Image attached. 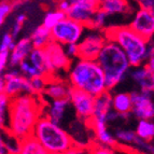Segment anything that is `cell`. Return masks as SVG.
<instances>
[{"label": "cell", "instance_id": "cell-21", "mask_svg": "<svg viewBox=\"0 0 154 154\" xmlns=\"http://www.w3.org/2000/svg\"><path fill=\"white\" fill-rule=\"evenodd\" d=\"M99 9L110 16L113 14L128 13L131 11V5L128 0H100Z\"/></svg>", "mask_w": 154, "mask_h": 154}, {"label": "cell", "instance_id": "cell-11", "mask_svg": "<svg viewBox=\"0 0 154 154\" xmlns=\"http://www.w3.org/2000/svg\"><path fill=\"white\" fill-rule=\"evenodd\" d=\"M99 2L100 0H77L71 3V7L66 13L67 17L88 27L95 12L99 9Z\"/></svg>", "mask_w": 154, "mask_h": 154}, {"label": "cell", "instance_id": "cell-45", "mask_svg": "<svg viewBox=\"0 0 154 154\" xmlns=\"http://www.w3.org/2000/svg\"><path fill=\"white\" fill-rule=\"evenodd\" d=\"M131 154H146V153H141V152H137V151H131Z\"/></svg>", "mask_w": 154, "mask_h": 154}, {"label": "cell", "instance_id": "cell-13", "mask_svg": "<svg viewBox=\"0 0 154 154\" xmlns=\"http://www.w3.org/2000/svg\"><path fill=\"white\" fill-rule=\"evenodd\" d=\"M86 126L94 134V140L93 141H96L98 143L103 144V146H111V148H116V146H119L114 135L109 131L108 124L106 122L91 119L90 121L86 123Z\"/></svg>", "mask_w": 154, "mask_h": 154}, {"label": "cell", "instance_id": "cell-9", "mask_svg": "<svg viewBox=\"0 0 154 154\" xmlns=\"http://www.w3.org/2000/svg\"><path fill=\"white\" fill-rule=\"evenodd\" d=\"M70 106H71L79 121L88 123L93 116L95 97L84 91L71 88L69 94Z\"/></svg>", "mask_w": 154, "mask_h": 154}, {"label": "cell", "instance_id": "cell-24", "mask_svg": "<svg viewBox=\"0 0 154 154\" xmlns=\"http://www.w3.org/2000/svg\"><path fill=\"white\" fill-rule=\"evenodd\" d=\"M26 59H27L31 65H33V66L36 67L37 69H39V71L41 72L43 77L51 80L49 75V71H48V67H46L43 49H36V48H33L30 53H29L28 57Z\"/></svg>", "mask_w": 154, "mask_h": 154}, {"label": "cell", "instance_id": "cell-25", "mask_svg": "<svg viewBox=\"0 0 154 154\" xmlns=\"http://www.w3.org/2000/svg\"><path fill=\"white\" fill-rule=\"evenodd\" d=\"M135 133L144 141L154 140V120H138Z\"/></svg>", "mask_w": 154, "mask_h": 154}, {"label": "cell", "instance_id": "cell-38", "mask_svg": "<svg viewBox=\"0 0 154 154\" xmlns=\"http://www.w3.org/2000/svg\"><path fill=\"white\" fill-rule=\"evenodd\" d=\"M70 7H71V2H70L69 0H58V2H57V9L65 13L68 12Z\"/></svg>", "mask_w": 154, "mask_h": 154}, {"label": "cell", "instance_id": "cell-7", "mask_svg": "<svg viewBox=\"0 0 154 154\" xmlns=\"http://www.w3.org/2000/svg\"><path fill=\"white\" fill-rule=\"evenodd\" d=\"M84 30L85 26L83 24L66 16L51 29L52 40L57 43H60L62 45L69 43H79L83 37Z\"/></svg>", "mask_w": 154, "mask_h": 154}, {"label": "cell", "instance_id": "cell-19", "mask_svg": "<svg viewBox=\"0 0 154 154\" xmlns=\"http://www.w3.org/2000/svg\"><path fill=\"white\" fill-rule=\"evenodd\" d=\"M133 101H131V93L120 92L112 95V109L122 119H128L131 112Z\"/></svg>", "mask_w": 154, "mask_h": 154}, {"label": "cell", "instance_id": "cell-10", "mask_svg": "<svg viewBox=\"0 0 154 154\" xmlns=\"http://www.w3.org/2000/svg\"><path fill=\"white\" fill-rule=\"evenodd\" d=\"M105 42V36L99 30H94L85 37H82V39L78 43V50H79L78 58L96 60Z\"/></svg>", "mask_w": 154, "mask_h": 154}, {"label": "cell", "instance_id": "cell-12", "mask_svg": "<svg viewBox=\"0 0 154 154\" xmlns=\"http://www.w3.org/2000/svg\"><path fill=\"white\" fill-rule=\"evenodd\" d=\"M129 27L150 41L154 35V13L149 9L140 8L134 16Z\"/></svg>", "mask_w": 154, "mask_h": 154}, {"label": "cell", "instance_id": "cell-26", "mask_svg": "<svg viewBox=\"0 0 154 154\" xmlns=\"http://www.w3.org/2000/svg\"><path fill=\"white\" fill-rule=\"evenodd\" d=\"M116 137L118 144H122L124 146H134L136 142L138 136L136 135L135 131L133 129H124V128H118L113 133Z\"/></svg>", "mask_w": 154, "mask_h": 154}, {"label": "cell", "instance_id": "cell-48", "mask_svg": "<svg viewBox=\"0 0 154 154\" xmlns=\"http://www.w3.org/2000/svg\"><path fill=\"white\" fill-rule=\"evenodd\" d=\"M8 1H14V0H8Z\"/></svg>", "mask_w": 154, "mask_h": 154}, {"label": "cell", "instance_id": "cell-6", "mask_svg": "<svg viewBox=\"0 0 154 154\" xmlns=\"http://www.w3.org/2000/svg\"><path fill=\"white\" fill-rule=\"evenodd\" d=\"M43 53L50 79H57L56 75L58 73L62 71H68L72 60L67 56L64 45L51 41L45 48H43Z\"/></svg>", "mask_w": 154, "mask_h": 154}, {"label": "cell", "instance_id": "cell-31", "mask_svg": "<svg viewBox=\"0 0 154 154\" xmlns=\"http://www.w3.org/2000/svg\"><path fill=\"white\" fill-rule=\"evenodd\" d=\"M29 80H30V84L33 90V93L39 94V95H41L43 93L44 88H45L46 84H48V81H49V79L43 77V75H38V77L31 78Z\"/></svg>", "mask_w": 154, "mask_h": 154}, {"label": "cell", "instance_id": "cell-2", "mask_svg": "<svg viewBox=\"0 0 154 154\" xmlns=\"http://www.w3.org/2000/svg\"><path fill=\"white\" fill-rule=\"evenodd\" d=\"M67 78L71 88L84 91L94 97L108 91L103 71L96 60L73 59L67 71Z\"/></svg>", "mask_w": 154, "mask_h": 154}, {"label": "cell", "instance_id": "cell-39", "mask_svg": "<svg viewBox=\"0 0 154 154\" xmlns=\"http://www.w3.org/2000/svg\"><path fill=\"white\" fill-rule=\"evenodd\" d=\"M143 65L146 67V68H148V70H149L151 73H152V72H154V56L149 57V58L144 62Z\"/></svg>", "mask_w": 154, "mask_h": 154}, {"label": "cell", "instance_id": "cell-8", "mask_svg": "<svg viewBox=\"0 0 154 154\" xmlns=\"http://www.w3.org/2000/svg\"><path fill=\"white\" fill-rule=\"evenodd\" d=\"M133 107L131 114L137 120H154V93L150 90L131 93Z\"/></svg>", "mask_w": 154, "mask_h": 154}, {"label": "cell", "instance_id": "cell-20", "mask_svg": "<svg viewBox=\"0 0 154 154\" xmlns=\"http://www.w3.org/2000/svg\"><path fill=\"white\" fill-rule=\"evenodd\" d=\"M131 80L139 86V90L146 91L151 90V72L148 70L144 65H140L137 67H131L128 73Z\"/></svg>", "mask_w": 154, "mask_h": 154}, {"label": "cell", "instance_id": "cell-3", "mask_svg": "<svg viewBox=\"0 0 154 154\" xmlns=\"http://www.w3.org/2000/svg\"><path fill=\"white\" fill-rule=\"evenodd\" d=\"M105 75L107 90L111 91L128 75L131 66L123 50L116 42L106 40L96 58Z\"/></svg>", "mask_w": 154, "mask_h": 154}, {"label": "cell", "instance_id": "cell-22", "mask_svg": "<svg viewBox=\"0 0 154 154\" xmlns=\"http://www.w3.org/2000/svg\"><path fill=\"white\" fill-rule=\"evenodd\" d=\"M17 154H50L44 149L40 142L35 137L31 136L20 141V149Z\"/></svg>", "mask_w": 154, "mask_h": 154}, {"label": "cell", "instance_id": "cell-23", "mask_svg": "<svg viewBox=\"0 0 154 154\" xmlns=\"http://www.w3.org/2000/svg\"><path fill=\"white\" fill-rule=\"evenodd\" d=\"M30 40L33 48H36V49H43L50 42L53 41L52 40L51 29L46 28L45 26L43 25L39 26L31 33Z\"/></svg>", "mask_w": 154, "mask_h": 154}, {"label": "cell", "instance_id": "cell-40", "mask_svg": "<svg viewBox=\"0 0 154 154\" xmlns=\"http://www.w3.org/2000/svg\"><path fill=\"white\" fill-rule=\"evenodd\" d=\"M22 29V25L18 23H14V25H13V28H12V31H11V35H12L13 38H15L16 36H17L18 33H20V31H21Z\"/></svg>", "mask_w": 154, "mask_h": 154}, {"label": "cell", "instance_id": "cell-32", "mask_svg": "<svg viewBox=\"0 0 154 154\" xmlns=\"http://www.w3.org/2000/svg\"><path fill=\"white\" fill-rule=\"evenodd\" d=\"M90 148H91L92 154H116L114 148L103 146V144L98 143V142H96V141L91 142Z\"/></svg>", "mask_w": 154, "mask_h": 154}, {"label": "cell", "instance_id": "cell-1", "mask_svg": "<svg viewBox=\"0 0 154 154\" xmlns=\"http://www.w3.org/2000/svg\"><path fill=\"white\" fill-rule=\"evenodd\" d=\"M44 105V100L39 94H21L11 98L8 134L20 141L31 136L37 121L43 116Z\"/></svg>", "mask_w": 154, "mask_h": 154}, {"label": "cell", "instance_id": "cell-30", "mask_svg": "<svg viewBox=\"0 0 154 154\" xmlns=\"http://www.w3.org/2000/svg\"><path fill=\"white\" fill-rule=\"evenodd\" d=\"M18 70H20V72H21L24 77L28 78V79L38 77V75H42V73L39 71V69H37L33 65H31L27 59H24L23 62L20 63Z\"/></svg>", "mask_w": 154, "mask_h": 154}, {"label": "cell", "instance_id": "cell-37", "mask_svg": "<svg viewBox=\"0 0 154 154\" xmlns=\"http://www.w3.org/2000/svg\"><path fill=\"white\" fill-rule=\"evenodd\" d=\"M9 57H10L9 51L0 52V73H3L5 71V68L9 64Z\"/></svg>", "mask_w": 154, "mask_h": 154}, {"label": "cell", "instance_id": "cell-42", "mask_svg": "<svg viewBox=\"0 0 154 154\" xmlns=\"http://www.w3.org/2000/svg\"><path fill=\"white\" fill-rule=\"evenodd\" d=\"M5 80L3 78V73H0V93H5Z\"/></svg>", "mask_w": 154, "mask_h": 154}, {"label": "cell", "instance_id": "cell-33", "mask_svg": "<svg viewBox=\"0 0 154 154\" xmlns=\"http://www.w3.org/2000/svg\"><path fill=\"white\" fill-rule=\"evenodd\" d=\"M15 43H14V38L12 37L11 33H5V36L2 37L1 43H0V52L1 51H9L14 48Z\"/></svg>", "mask_w": 154, "mask_h": 154}, {"label": "cell", "instance_id": "cell-4", "mask_svg": "<svg viewBox=\"0 0 154 154\" xmlns=\"http://www.w3.org/2000/svg\"><path fill=\"white\" fill-rule=\"evenodd\" d=\"M103 33L106 40L116 42L123 50L131 67L144 64L149 41L134 31L129 26H111L103 28Z\"/></svg>", "mask_w": 154, "mask_h": 154}, {"label": "cell", "instance_id": "cell-27", "mask_svg": "<svg viewBox=\"0 0 154 154\" xmlns=\"http://www.w3.org/2000/svg\"><path fill=\"white\" fill-rule=\"evenodd\" d=\"M11 98L5 93H0V129L8 128L9 106Z\"/></svg>", "mask_w": 154, "mask_h": 154}, {"label": "cell", "instance_id": "cell-17", "mask_svg": "<svg viewBox=\"0 0 154 154\" xmlns=\"http://www.w3.org/2000/svg\"><path fill=\"white\" fill-rule=\"evenodd\" d=\"M70 90L71 86L66 81H62L60 79H51L48 81V84L41 96H44L49 100L64 99L69 98Z\"/></svg>", "mask_w": 154, "mask_h": 154}, {"label": "cell", "instance_id": "cell-47", "mask_svg": "<svg viewBox=\"0 0 154 154\" xmlns=\"http://www.w3.org/2000/svg\"><path fill=\"white\" fill-rule=\"evenodd\" d=\"M50 154H63V153H50Z\"/></svg>", "mask_w": 154, "mask_h": 154}, {"label": "cell", "instance_id": "cell-28", "mask_svg": "<svg viewBox=\"0 0 154 154\" xmlns=\"http://www.w3.org/2000/svg\"><path fill=\"white\" fill-rule=\"evenodd\" d=\"M66 16H67L66 13L58 10V9L54 11H50V12H48L45 15H44L43 24H42V25L45 26L46 28L52 29L57 23H59L62 20H64Z\"/></svg>", "mask_w": 154, "mask_h": 154}, {"label": "cell", "instance_id": "cell-18", "mask_svg": "<svg viewBox=\"0 0 154 154\" xmlns=\"http://www.w3.org/2000/svg\"><path fill=\"white\" fill-rule=\"evenodd\" d=\"M33 49L30 38H23L17 43H15L14 48L10 51L9 64L11 67H16L20 63L28 57L29 53Z\"/></svg>", "mask_w": 154, "mask_h": 154}, {"label": "cell", "instance_id": "cell-29", "mask_svg": "<svg viewBox=\"0 0 154 154\" xmlns=\"http://www.w3.org/2000/svg\"><path fill=\"white\" fill-rule=\"evenodd\" d=\"M108 16L109 15L105 11H103L101 9H98L95 12V14H94V16H93L88 27L94 29V30H103V29L105 28L106 21H107Z\"/></svg>", "mask_w": 154, "mask_h": 154}, {"label": "cell", "instance_id": "cell-46", "mask_svg": "<svg viewBox=\"0 0 154 154\" xmlns=\"http://www.w3.org/2000/svg\"><path fill=\"white\" fill-rule=\"evenodd\" d=\"M69 1H70V2H71V3H73V2H75V1H77V0H69Z\"/></svg>", "mask_w": 154, "mask_h": 154}, {"label": "cell", "instance_id": "cell-41", "mask_svg": "<svg viewBox=\"0 0 154 154\" xmlns=\"http://www.w3.org/2000/svg\"><path fill=\"white\" fill-rule=\"evenodd\" d=\"M152 56H154V43H152L150 40L148 43V49H146V59Z\"/></svg>", "mask_w": 154, "mask_h": 154}, {"label": "cell", "instance_id": "cell-35", "mask_svg": "<svg viewBox=\"0 0 154 154\" xmlns=\"http://www.w3.org/2000/svg\"><path fill=\"white\" fill-rule=\"evenodd\" d=\"M65 52H66L67 56L69 57L71 60L78 58V54H79V50H78V43H69L64 45Z\"/></svg>", "mask_w": 154, "mask_h": 154}, {"label": "cell", "instance_id": "cell-16", "mask_svg": "<svg viewBox=\"0 0 154 154\" xmlns=\"http://www.w3.org/2000/svg\"><path fill=\"white\" fill-rule=\"evenodd\" d=\"M5 93L10 98L16 97L21 94H35L32 88H31L30 80L24 77L23 75L7 80Z\"/></svg>", "mask_w": 154, "mask_h": 154}, {"label": "cell", "instance_id": "cell-14", "mask_svg": "<svg viewBox=\"0 0 154 154\" xmlns=\"http://www.w3.org/2000/svg\"><path fill=\"white\" fill-rule=\"evenodd\" d=\"M69 107H70L69 98L50 100L49 103L44 105L43 116H45L46 118H49L54 123L62 125V122L64 121Z\"/></svg>", "mask_w": 154, "mask_h": 154}, {"label": "cell", "instance_id": "cell-43", "mask_svg": "<svg viewBox=\"0 0 154 154\" xmlns=\"http://www.w3.org/2000/svg\"><path fill=\"white\" fill-rule=\"evenodd\" d=\"M26 21V15L25 14H20V15H17V17H16L15 22L18 24H21V25H23L24 23H25Z\"/></svg>", "mask_w": 154, "mask_h": 154}, {"label": "cell", "instance_id": "cell-34", "mask_svg": "<svg viewBox=\"0 0 154 154\" xmlns=\"http://www.w3.org/2000/svg\"><path fill=\"white\" fill-rule=\"evenodd\" d=\"M12 10V5L8 1L0 3V26L2 25L5 17L9 15V13Z\"/></svg>", "mask_w": 154, "mask_h": 154}, {"label": "cell", "instance_id": "cell-44", "mask_svg": "<svg viewBox=\"0 0 154 154\" xmlns=\"http://www.w3.org/2000/svg\"><path fill=\"white\" fill-rule=\"evenodd\" d=\"M151 90L154 93V72L151 73Z\"/></svg>", "mask_w": 154, "mask_h": 154}, {"label": "cell", "instance_id": "cell-15", "mask_svg": "<svg viewBox=\"0 0 154 154\" xmlns=\"http://www.w3.org/2000/svg\"><path fill=\"white\" fill-rule=\"evenodd\" d=\"M112 111V94H111L110 91H106L103 94L96 96L92 116L93 120L103 121L107 123L108 116Z\"/></svg>", "mask_w": 154, "mask_h": 154}, {"label": "cell", "instance_id": "cell-5", "mask_svg": "<svg viewBox=\"0 0 154 154\" xmlns=\"http://www.w3.org/2000/svg\"><path fill=\"white\" fill-rule=\"evenodd\" d=\"M32 136L49 153L66 154L75 144L72 136L62 125L54 123L45 116H41L37 121Z\"/></svg>", "mask_w": 154, "mask_h": 154}, {"label": "cell", "instance_id": "cell-36", "mask_svg": "<svg viewBox=\"0 0 154 154\" xmlns=\"http://www.w3.org/2000/svg\"><path fill=\"white\" fill-rule=\"evenodd\" d=\"M66 154H92L90 144L88 146H81V144H75Z\"/></svg>", "mask_w": 154, "mask_h": 154}]
</instances>
